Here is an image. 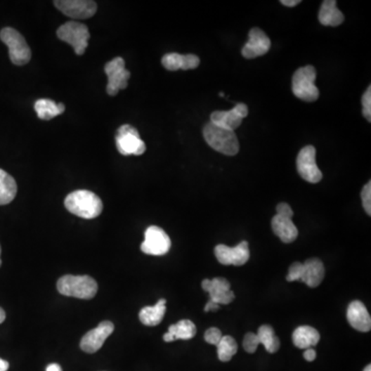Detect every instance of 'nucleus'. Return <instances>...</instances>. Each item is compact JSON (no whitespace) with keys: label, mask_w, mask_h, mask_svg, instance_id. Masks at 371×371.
<instances>
[{"label":"nucleus","mask_w":371,"mask_h":371,"mask_svg":"<svg viewBox=\"0 0 371 371\" xmlns=\"http://www.w3.org/2000/svg\"><path fill=\"white\" fill-rule=\"evenodd\" d=\"M64 204L70 213L87 220L100 216L103 209L100 198L88 190H77L68 194Z\"/></svg>","instance_id":"nucleus-1"},{"label":"nucleus","mask_w":371,"mask_h":371,"mask_svg":"<svg viewBox=\"0 0 371 371\" xmlns=\"http://www.w3.org/2000/svg\"><path fill=\"white\" fill-rule=\"evenodd\" d=\"M203 136L207 145L219 153L234 156L240 151V143L233 130L209 122L203 128Z\"/></svg>","instance_id":"nucleus-2"},{"label":"nucleus","mask_w":371,"mask_h":371,"mask_svg":"<svg viewBox=\"0 0 371 371\" xmlns=\"http://www.w3.org/2000/svg\"><path fill=\"white\" fill-rule=\"evenodd\" d=\"M59 293L79 299H92L98 290V285L89 275H64L57 282Z\"/></svg>","instance_id":"nucleus-3"},{"label":"nucleus","mask_w":371,"mask_h":371,"mask_svg":"<svg viewBox=\"0 0 371 371\" xmlns=\"http://www.w3.org/2000/svg\"><path fill=\"white\" fill-rule=\"evenodd\" d=\"M315 79H317V72L313 66H304L296 70L292 79L294 95L306 103L318 100L320 92L315 86Z\"/></svg>","instance_id":"nucleus-4"},{"label":"nucleus","mask_w":371,"mask_h":371,"mask_svg":"<svg viewBox=\"0 0 371 371\" xmlns=\"http://www.w3.org/2000/svg\"><path fill=\"white\" fill-rule=\"evenodd\" d=\"M0 39L8 46L10 59L15 65H25L31 59V50L23 35L14 30L6 27L0 31Z\"/></svg>","instance_id":"nucleus-5"},{"label":"nucleus","mask_w":371,"mask_h":371,"mask_svg":"<svg viewBox=\"0 0 371 371\" xmlns=\"http://www.w3.org/2000/svg\"><path fill=\"white\" fill-rule=\"evenodd\" d=\"M57 37L74 48L77 55H83L88 46L90 32L85 24L67 22L57 30Z\"/></svg>","instance_id":"nucleus-6"},{"label":"nucleus","mask_w":371,"mask_h":371,"mask_svg":"<svg viewBox=\"0 0 371 371\" xmlns=\"http://www.w3.org/2000/svg\"><path fill=\"white\" fill-rule=\"evenodd\" d=\"M116 145L118 151L124 156H129V155L141 156L147 149L136 128L128 124L119 128L116 136Z\"/></svg>","instance_id":"nucleus-7"},{"label":"nucleus","mask_w":371,"mask_h":371,"mask_svg":"<svg viewBox=\"0 0 371 371\" xmlns=\"http://www.w3.org/2000/svg\"><path fill=\"white\" fill-rule=\"evenodd\" d=\"M105 72L108 76L107 92L110 96L118 94L120 90L127 88L130 77L129 70L125 68V61L121 57L112 59L105 66Z\"/></svg>","instance_id":"nucleus-8"},{"label":"nucleus","mask_w":371,"mask_h":371,"mask_svg":"<svg viewBox=\"0 0 371 371\" xmlns=\"http://www.w3.org/2000/svg\"><path fill=\"white\" fill-rule=\"evenodd\" d=\"M171 240L167 232L158 226H150L145 232V240L141 244L143 253L147 255L162 256L169 253Z\"/></svg>","instance_id":"nucleus-9"},{"label":"nucleus","mask_w":371,"mask_h":371,"mask_svg":"<svg viewBox=\"0 0 371 371\" xmlns=\"http://www.w3.org/2000/svg\"><path fill=\"white\" fill-rule=\"evenodd\" d=\"M315 148L308 145L299 152L297 157V170L304 180L311 184H317L323 178L321 170L315 163Z\"/></svg>","instance_id":"nucleus-10"},{"label":"nucleus","mask_w":371,"mask_h":371,"mask_svg":"<svg viewBox=\"0 0 371 371\" xmlns=\"http://www.w3.org/2000/svg\"><path fill=\"white\" fill-rule=\"evenodd\" d=\"M114 330L115 326L112 322H101L96 328L92 329L91 331L84 335L83 339L81 340V344H79L82 350L84 352L89 353V354L96 353L97 351L103 348L105 340H107L108 337H110Z\"/></svg>","instance_id":"nucleus-11"},{"label":"nucleus","mask_w":371,"mask_h":371,"mask_svg":"<svg viewBox=\"0 0 371 371\" xmlns=\"http://www.w3.org/2000/svg\"><path fill=\"white\" fill-rule=\"evenodd\" d=\"M215 255L221 264L242 266L249 259V242H242L234 247L218 245L215 247Z\"/></svg>","instance_id":"nucleus-12"},{"label":"nucleus","mask_w":371,"mask_h":371,"mask_svg":"<svg viewBox=\"0 0 371 371\" xmlns=\"http://www.w3.org/2000/svg\"><path fill=\"white\" fill-rule=\"evenodd\" d=\"M249 114V108L245 103H238L230 110H216L211 115V122L220 127L235 131L242 120Z\"/></svg>","instance_id":"nucleus-13"},{"label":"nucleus","mask_w":371,"mask_h":371,"mask_svg":"<svg viewBox=\"0 0 371 371\" xmlns=\"http://www.w3.org/2000/svg\"><path fill=\"white\" fill-rule=\"evenodd\" d=\"M54 4L61 13L74 19H88L97 11L96 2L90 0H58Z\"/></svg>","instance_id":"nucleus-14"},{"label":"nucleus","mask_w":371,"mask_h":371,"mask_svg":"<svg viewBox=\"0 0 371 371\" xmlns=\"http://www.w3.org/2000/svg\"><path fill=\"white\" fill-rule=\"evenodd\" d=\"M203 290L209 293V300L220 304H229L234 299V293L230 289V282L224 278L204 280L201 282Z\"/></svg>","instance_id":"nucleus-15"},{"label":"nucleus","mask_w":371,"mask_h":371,"mask_svg":"<svg viewBox=\"0 0 371 371\" xmlns=\"http://www.w3.org/2000/svg\"><path fill=\"white\" fill-rule=\"evenodd\" d=\"M271 39L259 28H253L249 33V41L242 48V54L245 58L254 59L263 56L271 50Z\"/></svg>","instance_id":"nucleus-16"},{"label":"nucleus","mask_w":371,"mask_h":371,"mask_svg":"<svg viewBox=\"0 0 371 371\" xmlns=\"http://www.w3.org/2000/svg\"><path fill=\"white\" fill-rule=\"evenodd\" d=\"M349 323L360 332H368L371 329V318L366 306L359 300L351 302L346 313Z\"/></svg>","instance_id":"nucleus-17"},{"label":"nucleus","mask_w":371,"mask_h":371,"mask_svg":"<svg viewBox=\"0 0 371 371\" xmlns=\"http://www.w3.org/2000/svg\"><path fill=\"white\" fill-rule=\"evenodd\" d=\"M200 64V57L193 54L181 55L178 53H169L162 58V65L170 72L178 70H194L197 68Z\"/></svg>","instance_id":"nucleus-18"},{"label":"nucleus","mask_w":371,"mask_h":371,"mask_svg":"<svg viewBox=\"0 0 371 371\" xmlns=\"http://www.w3.org/2000/svg\"><path fill=\"white\" fill-rule=\"evenodd\" d=\"M271 227L275 235L278 236L285 244H291L297 238L298 229L294 224L292 219L275 215L271 221Z\"/></svg>","instance_id":"nucleus-19"},{"label":"nucleus","mask_w":371,"mask_h":371,"mask_svg":"<svg viewBox=\"0 0 371 371\" xmlns=\"http://www.w3.org/2000/svg\"><path fill=\"white\" fill-rule=\"evenodd\" d=\"M325 277V267L323 262L317 258L306 260L304 263V275L301 282L308 285L311 288L320 286Z\"/></svg>","instance_id":"nucleus-20"},{"label":"nucleus","mask_w":371,"mask_h":371,"mask_svg":"<svg viewBox=\"0 0 371 371\" xmlns=\"http://www.w3.org/2000/svg\"><path fill=\"white\" fill-rule=\"evenodd\" d=\"M195 335V324L190 321V320H182V321L169 327V332L163 335V339H164V341L171 342L178 339H191Z\"/></svg>","instance_id":"nucleus-21"},{"label":"nucleus","mask_w":371,"mask_h":371,"mask_svg":"<svg viewBox=\"0 0 371 371\" xmlns=\"http://www.w3.org/2000/svg\"><path fill=\"white\" fill-rule=\"evenodd\" d=\"M294 346L298 349H311L317 346L320 341V333L311 326H300L296 329L292 335Z\"/></svg>","instance_id":"nucleus-22"},{"label":"nucleus","mask_w":371,"mask_h":371,"mask_svg":"<svg viewBox=\"0 0 371 371\" xmlns=\"http://www.w3.org/2000/svg\"><path fill=\"white\" fill-rule=\"evenodd\" d=\"M319 21L324 26H339L344 23V17L337 6L335 0H326L322 4Z\"/></svg>","instance_id":"nucleus-23"},{"label":"nucleus","mask_w":371,"mask_h":371,"mask_svg":"<svg viewBox=\"0 0 371 371\" xmlns=\"http://www.w3.org/2000/svg\"><path fill=\"white\" fill-rule=\"evenodd\" d=\"M165 304H167V300L160 299L157 302L156 306H145L141 309V313H139V320H141V323L150 327L160 324L164 318L165 313H167Z\"/></svg>","instance_id":"nucleus-24"},{"label":"nucleus","mask_w":371,"mask_h":371,"mask_svg":"<svg viewBox=\"0 0 371 371\" xmlns=\"http://www.w3.org/2000/svg\"><path fill=\"white\" fill-rule=\"evenodd\" d=\"M34 110L39 119L48 121L63 114L65 105L63 103H56L50 99H39L34 103Z\"/></svg>","instance_id":"nucleus-25"},{"label":"nucleus","mask_w":371,"mask_h":371,"mask_svg":"<svg viewBox=\"0 0 371 371\" xmlns=\"http://www.w3.org/2000/svg\"><path fill=\"white\" fill-rule=\"evenodd\" d=\"M17 191L15 178L4 169H0V205L12 202L17 195Z\"/></svg>","instance_id":"nucleus-26"},{"label":"nucleus","mask_w":371,"mask_h":371,"mask_svg":"<svg viewBox=\"0 0 371 371\" xmlns=\"http://www.w3.org/2000/svg\"><path fill=\"white\" fill-rule=\"evenodd\" d=\"M257 337L260 344L264 346L267 352L271 353V354L278 352V349H280V339L275 335L273 327L269 326V325H263L258 329Z\"/></svg>","instance_id":"nucleus-27"},{"label":"nucleus","mask_w":371,"mask_h":371,"mask_svg":"<svg viewBox=\"0 0 371 371\" xmlns=\"http://www.w3.org/2000/svg\"><path fill=\"white\" fill-rule=\"evenodd\" d=\"M216 348H218L219 360L222 362H228L237 353L238 346L233 337L226 335V337H223L220 342L216 344Z\"/></svg>","instance_id":"nucleus-28"},{"label":"nucleus","mask_w":371,"mask_h":371,"mask_svg":"<svg viewBox=\"0 0 371 371\" xmlns=\"http://www.w3.org/2000/svg\"><path fill=\"white\" fill-rule=\"evenodd\" d=\"M259 344V339H258L257 334H255V333L249 332L245 335L242 346H244L246 352L249 353V354H253V353H255L256 350H257Z\"/></svg>","instance_id":"nucleus-29"},{"label":"nucleus","mask_w":371,"mask_h":371,"mask_svg":"<svg viewBox=\"0 0 371 371\" xmlns=\"http://www.w3.org/2000/svg\"><path fill=\"white\" fill-rule=\"evenodd\" d=\"M302 275H304V263L295 262L291 265L289 268L288 275H287V280L288 282H295V280H301Z\"/></svg>","instance_id":"nucleus-30"},{"label":"nucleus","mask_w":371,"mask_h":371,"mask_svg":"<svg viewBox=\"0 0 371 371\" xmlns=\"http://www.w3.org/2000/svg\"><path fill=\"white\" fill-rule=\"evenodd\" d=\"M362 202H363V207L365 209L366 214L368 216L371 215V182L364 186L363 190L361 192Z\"/></svg>","instance_id":"nucleus-31"},{"label":"nucleus","mask_w":371,"mask_h":371,"mask_svg":"<svg viewBox=\"0 0 371 371\" xmlns=\"http://www.w3.org/2000/svg\"><path fill=\"white\" fill-rule=\"evenodd\" d=\"M222 337L223 335L220 329L215 328V327L209 328L204 334L205 341L207 344H214V346H216L220 342V340L222 339Z\"/></svg>","instance_id":"nucleus-32"},{"label":"nucleus","mask_w":371,"mask_h":371,"mask_svg":"<svg viewBox=\"0 0 371 371\" xmlns=\"http://www.w3.org/2000/svg\"><path fill=\"white\" fill-rule=\"evenodd\" d=\"M362 105H363V116L368 122L371 121V88H367L363 97H362Z\"/></svg>","instance_id":"nucleus-33"},{"label":"nucleus","mask_w":371,"mask_h":371,"mask_svg":"<svg viewBox=\"0 0 371 371\" xmlns=\"http://www.w3.org/2000/svg\"><path fill=\"white\" fill-rule=\"evenodd\" d=\"M277 215L292 219L294 216L293 209H291V207L288 203H280L277 207Z\"/></svg>","instance_id":"nucleus-34"},{"label":"nucleus","mask_w":371,"mask_h":371,"mask_svg":"<svg viewBox=\"0 0 371 371\" xmlns=\"http://www.w3.org/2000/svg\"><path fill=\"white\" fill-rule=\"evenodd\" d=\"M317 357V353L313 349H306V352L304 353V358L308 362H313Z\"/></svg>","instance_id":"nucleus-35"},{"label":"nucleus","mask_w":371,"mask_h":371,"mask_svg":"<svg viewBox=\"0 0 371 371\" xmlns=\"http://www.w3.org/2000/svg\"><path fill=\"white\" fill-rule=\"evenodd\" d=\"M219 308H220V306H219L218 304L209 300V301L207 302V306H205L204 311H207H207H218Z\"/></svg>","instance_id":"nucleus-36"},{"label":"nucleus","mask_w":371,"mask_h":371,"mask_svg":"<svg viewBox=\"0 0 371 371\" xmlns=\"http://www.w3.org/2000/svg\"><path fill=\"white\" fill-rule=\"evenodd\" d=\"M280 4H284L285 6L293 8V6H296L297 4H300V0H282Z\"/></svg>","instance_id":"nucleus-37"},{"label":"nucleus","mask_w":371,"mask_h":371,"mask_svg":"<svg viewBox=\"0 0 371 371\" xmlns=\"http://www.w3.org/2000/svg\"><path fill=\"white\" fill-rule=\"evenodd\" d=\"M8 367H10L8 362L0 358V371H8Z\"/></svg>","instance_id":"nucleus-38"},{"label":"nucleus","mask_w":371,"mask_h":371,"mask_svg":"<svg viewBox=\"0 0 371 371\" xmlns=\"http://www.w3.org/2000/svg\"><path fill=\"white\" fill-rule=\"evenodd\" d=\"M46 371H62V368L59 364L52 363L46 367Z\"/></svg>","instance_id":"nucleus-39"},{"label":"nucleus","mask_w":371,"mask_h":371,"mask_svg":"<svg viewBox=\"0 0 371 371\" xmlns=\"http://www.w3.org/2000/svg\"><path fill=\"white\" fill-rule=\"evenodd\" d=\"M4 320H6V313H4V309L0 308V324L4 323Z\"/></svg>","instance_id":"nucleus-40"},{"label":"nucleus","mask_w":371,"mask_h":371,"mask_svg":"<svg viewBox=\"0 0 371 371\" xmlns=\"http://www.w3.org/2000/svg\"><path fill=\"white\" fill-rule=\"evenodd\" d=\"M364 371H371V365H370H370L366 366L365 370H364Z\"/></svg>","instance_id":"nucleus-41"},{"label":"nucleus","mask_w":371,"mask_h":371,"mask_svg":"<svg viewBox=\"0 0 371 371\" xmlns=\"http://www.w3.org/2000/svg\"><path fill=\"white\" fill-rule=\"evenodd\" d=\"M0 255H1V247H0ZM0 266H1V259H0Z\"/></svg>","instance_id":"nucleus-42"},{"label":"nucleus","mask_w":371,"mask_h":371,"mask_svg":"<svg viewBox=\"0 0 371 371\" xmlns=\"http://www.w3.org/2000/svg\"><path fill=\"white\" fill-rule=\"evenodd\" d=\"M220 96H221V97H223V96H224V93H223V92H221V93H220Z\"/></svg>","instance_id":"nucleus-43"}]
</instances>
